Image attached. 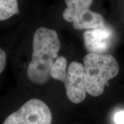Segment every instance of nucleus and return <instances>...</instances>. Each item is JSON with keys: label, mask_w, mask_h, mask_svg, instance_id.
<instances>
[{"label": "nucleus", "mask_w": 124, "mask_h": 124, "mask_svg": "<svg viewBox=\"0 0 124 124\" xmlns=\"http://www.w3.org/2000/svg\"><path fill=\"white\" fill-rule=\"evenodd\" d=\"M52 114L44 102L32 99L10 114L3 124H51Z\"/></svg>", "instance_id": "5"}, {"label": "nucleus", "mask_w": 124, "mask_h": 124, "mask_svg": "<svg viewBox=\"0 0 124 124\" xmlns=\"http://www.w3.org/2000/svg\"><path fill=\"white\" fill-rule=\"evenodd\" d=\"M83 37L89 53L106 54L112 44L114 32L110 27L104 25L85 31Z\"/></svg>", "instance_id": "6"}, {"label": "nucleus", "mask_w": 124, "mask_h": 124, "mask_svg": "<svg viewBox=\"0 0 124 124\" xmlns=\"http://www.w3.org/2000/svg\"><path fill=\"white\" fill-rule=\"evenodd\" d=\"M6 63V54L2 49H0V74L4 70Z\"/></svg>", "instance_id": "8"}, {"label": "nucleus", "mask_w": 124, "mask_h": 124, "mask_svg": "<svg viewBox=\"0 0 124 124\" xmlns=\"http://www.w3.org/2000/svg\"><path fill=\"white\" fill-rule=\"evenodd\" d=\"M114 121L116 124H124V110L116 112L114 116Z\"/></svg>", "instance_id": "9"}, {"label": "nucleus", "mask_w": 124, "mask_h": 124, "mask_svg": "<svg viewBox=\"0 0 124 124\" xmlns=\"http://www.w3.org/2000/svg\"><path fill=\"white\" fill-rule=\"evenodd\" d=\"M84 67L85 90L93 97L102 94L108 81L119 72L117 61L108 54H87L84 59Z\"/></svg>", "instance_id": "2"}, {"label": "nucleus", "mask_w": 124, "mask_h": 124, "mask_svg": "<svg viewBox=\"0 0 124 124\" xmlns=\"http://www.w3.org/2000/svg\"><path fill=\"white\" fill-rule=\"evenodd\" d=\"M57 32L44 27L38 28L33 35L32 60L27 68V75L36 84H44L49 80L50 71L60 50Z\"/></svg>", "instance_id": "1"}, {"label": "nucleus", "mask_w": 124, "mask_h": 124, "mask_svg": "<svg viewBox=\"0 0 124 124\" xmlns=\"http://www.w3.org/2000/svg\"><path fill=\"white\" fill-rule=\"evenodd\" d=\"M65 2L67 7L63 12V17L72 23L75 30H89L106 25L101 15L90 9L93 0H65Z\"/></svg>", "instance_id": "4"}, {"label": "nucleus", "mask_w": 124, "mask_h": 124, "mask_svg": "<svg viewBox=\"0 0 124 124\" xmlns=\"http://www.w3.org/2000/svg\"><path fill=\"white\" fill-rule=\"evenodd\" d=\"M50 77L62 81L65 85L67 97L73 103H79L86 97L84 67L79 62H72L67 69V60L64 57L56 59L50 71Z\"/></svg>", "instance_id": "3"}, {"label": "nucleus", "mask_w": 124, "mask_h": 124, "mask_svg": "<svg viewBox=\"0 0 124 124\" xmlns=\"http://www.w3.org/2000/svg\"><path fill=\"white\" fill-rule=\"evenodd\" d=\"M18 13L17 0H0V21L6 20Z\"/></svg>", "instance_id": "7"}]
</instances>
